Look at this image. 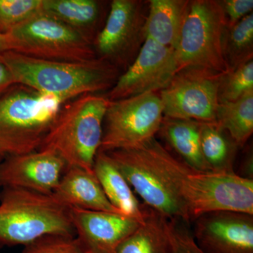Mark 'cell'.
Masks as SVG:
<instances>
[{
    "label": "cell",
    "instance_id": "6da1fadb",
    "mask_svg": "<svg viewBox=\"0 0 253 253\" xmlns=\"http://www.w3.org/2000/svg\"><path fill=\"white\" fill-rule=\"evenodd\" d=\"M150 145L169 182L184 201L191 221L214 211L253 214V180L236 173L199 172L173 156L156 139Z\"/></svg>",
    "mask_w": 253,
    "mask_h": 253
},
{
    "label": "cell",
    "instance_id": "7a4b0ae2",
    "mask_svg": "<svg viewBox=\"0 0 253 253\" xmlns=\"http://www.w3.org/2000/svg\"><path fill=\"white\" fill-rule=\"evenodd\" d=\"M0 62L11 73L15 84H23L68 102L81 95L107 92L121 71L103 60L84 62L36 59L9 51Z\"/></svg>",
    "mask_w": 253,
    "mask_h": 253
},
{
    "label": "cell",
    "instance_id": "3957f363",
    "mask_svg": "<svg viewBox=\"0 0 253 253\" xmlns=\"http://www.w3.org/2000/svg\"><path fill=\"white\" fill-rule=\"evenodd\" d=\"M66 101L23 84L0 94V158L41 149Z\"/></svg>",
    "mask_w": 253,
    "mask_h": 253
},
{
    "label": "cell",
    "instance_id": "277c9868",
    "mask_svg": "<svg viewBox=\"0 0 253 253\" xmlns=\"http://www.w3.org/2000/svg\"><path fill=\"white\" fill-rule=\"evenodd\" d=\"M110 101L105 94L81 95L63 105L39 150L58 155L67 168L94 172Z\"/></svg>",
    "mask_w": 253,
    "mask_h": 253
},
{
    "label": "cell",
    "instance_id": "5b68a950",
    "mask_svg": "<svg viewBox=\"0 0 253 253\" xmlns=\"http://www.w3.org/2000/svg\"><path fill=\"white\" fill-rule=\"evenodd\" d=\"M50 234L76 236L71 208L52 194L17 188L0 192V248L26 246Z\"/></svg>",
    "mask_w": 253,
    "mask_h": 253
},
{
    "label": "cell",
    "instance_id": "8992f818",
    "mask_svg": "<svg viewBox=\"0 0 253 253\" xmlns=\"http://www.w3.org/2000/svg\"><path fill=\"white\" fill-rule=\"evenodd\" d=\"M227 21L221 1L191 0L174 49L179 69L200 68L226 74L224 55Z\"/></svg>",
    "mask_w": 253,
    "mask_h": 253
},
{
    "label": "cell",
    "instance_id": "52a82bcc",
    "mask_svg": "<svg viewBox=\"0 0 253 253\" xmlns=\"http://www.w3.org/2000/svg\"><path fill=\"white\" fill-rule=\"evenodd\" d=\"M106 153L146 207L169 220L186 224L192 221L185 204L156 159L149 141L134 149Z\"/></svg>",
    "mask_w": 253,
    "mask_h": 253
},
{
    "label": "cell",
    "instance_id": "ba28073f",
    "mask_svg": "<svg viewBox=\"0 0 253 253\" xmlns=\"http://www.w3.org/2000/svg\"><path fill=\"white\" fill-rule=\"evenodd\" d=\"M6 35L11 51L36 59L84 62L96 58L91 42L42 11Z\"/></svg>",
    "mask_w": 253,
    "mask_h": 253
},
{
    "label": "cell",
    "instance_id": "9c48e42d",
    "mask_svg": "<svg viewBox=\"0 0 253 253\" xmlns=\"http://www.w3.org/2000/svg\"><path fill=\"white\" fill-rule=\"evenodd\" d=\"M163 118V104L157 93L110 101L99 151L139 147L158 134Z\"/></svg>",
    "mask_w": 253,
    "mask_h": 253
},
{
    "label": "cell",
    "instance_id": "30bf717a",
    "mask_svg": "<svg viewBox=\"0 0 253 253\" xmlns=\"http://www.w3.org/2000/svg\"><path fill=\"white\" fill-rule=\"evenodd\" d=\"M139 0H113L102 29L93 42L96 58L126 71L146 41L148 9Z\"/></svg>",
    "mask_w": 253,
    "mask_h": 253
},
{
    "label": "cell",
    "instance_id": "8fae6325",
    "mask_svg": "<svg viewBox=\"0 0 253 253\" xmlns=\"http://www.w3.org/2000/svg\"><path fill=\"white\" fill-rule=\"evenodd\" d=\"M223 75L200 68L179 70L160 91L164 116L215 122L219 104L218 89Z\"/></svg>",
    "mask_w": 253,
    "mask_h": 253
},
{
    "label": "cell",
    "instance_id": "7c38bea8",
    "mask_svg": "<svg viewBox=\"0 0 253 253\" xmlns=\"http://www.w3.org/2000/svg\"><path fill=\"white\" fill-rule=\"evenodd\" d=\"M179 70L174 49L146 39L135 60L105 96L112 101L157 93L168 85Z\"/></svg>",
    "mask_w": 253,
    "mask_h": 253
},
{
    "label": "cell",
    "instance_id": "4fadbf2b",
    "mask_svg": "<svg viewBox=\"0 0 253 253\" xmlns=\"http://www.w3.org/2000/svg\"><path fill=\"white\" fill-rule=\"evenodd\" d=\"M194 236L205 253H253V215L214 211L194 220Z\"/></svg>",
    "mask_w": 253,
    "mask_h": 253
},
{
    "label": "cell",
    "instance_id": "5bb4252c",
    "mask_svg": "<svg viewBox=\"0 0 253 253\" xmlns=\"http://www.w3.org/2000/svg\"><path fill=\"white\" fill-rule=\"evenodd\" d=\"M66 168L64 161L49 150L6 156L0 161V186L51 194Z\"/></svg>",
    "mask_w": 253,
    "mask_h": 253
},
{
    "label": "cell",
    "instance_id": "9a60e30c",
    "mask_svg": "<svg viewBox=\"0 0 253 253\" xmlns=\"http://www.w3.org/2000/svg\"><path fill=\"white\" fill-rule=\"evenodd\" d=\"M76 237L86 253H116L141 223L120 213L71 208Z\"/></svg>",
    "mask_w": 253,
    "mask_h": 253
},
{
    "label": "cell",
    "instance_id": "2e32d148",
    "mask_svg": "<svg viewBox=\"0 0 253 253\" xmlns=\"http://www.w3.org/2000/svg\"><path fill=\"white\" fill-rule=\"evenodd\" d=\"M51 194L69 208L120 213L106 198L94 172L82 168H66Z\"/></svg>",
    "mask_w": 253,
    "mask_h": 253
},
{
    "label": "cell",
    "instance_id": "e0dca14e",
    "mask_svg": "<svg viewBox=\"0 0 253 253\" xmlns=\"http://www.w3.org/2000/svg\"><path fill=\"white\" fill-rule=\"evenodd\" d=\"M98 0H42V11L69 26L94 42L104 26L108 11Z\"/></svg>",
    "mask_w": 253,
    "mask_h": 253
},
{
    "label": "cell",
    "instance_id": "ac0fdd59",
    "mask_svg": "<svg viewBox=\"0 0 253 253\" xmlns=\"http://www.w3.org/2000/svg\"><path fill=\"white\" fill-rule=\"evenodd\" d=\"M94 172L106 198L123 215L142 223L146 206L139 203L126 178L106 152L99 151L95 158Z\"/></svg>",
    "mask_w": 253,
    "mask_h": 253
},
{
    "label": "cell",
    "instance_id": "d6986e66",
    "mask_svg": "<svg viewBox=\"0 0 253 253\" xmlns=\"http://www.w3.org/2000/svg\"><path fill=\"white\" fill-rule=\"evenodd\" d=\"M189 0H150L145 24L146 39L175 49Z\"/></svg>",
    "mask_w": 253,
    "mask_h": 253
},
{
    "label": "cell",
    "instance_id": "ffe728a7",
    "mask_svg": "<svg viewBox=\"0 0 253 253\" xmlns=\"http://www.w3.org/2000/svg\"><path fill=\"white\" fill-rule=\"evenodd\" d=\"M201 126L199 121L164 116L158 133L186 166L199 172H212L201 151Z\"/></svg>",
    "mask_w": 253,
    "mask_h": 253
},
{
    "label": "cell",
    "instance_id": "44dd1931",
    "mask_svg": "<svg viewBox=\"0 0 253 253\" xmlns=\"http://www.w3.org/2000/svg\"><path fill=\"white\" fill-rule=\"evenodd\" d=\"M169 222L146 207L144 221L119 245L116 253H174Z\"/></svg>",
    "mask_w": 253,
    "mask_h": 253
},
{
    "label": "cell",
    "instance_id": "7402d4cb",
    "mask_svg": "<svg viewBox=\"0 0 253 253\" xmlns=\"http://www.w3.org/2000/svg\"><path fill=\"white\" fill-rule=\"evenodd\" d=\"M200 141L203 156L212 172L234 173L239 147L227 131L216 121L201 123Z\"/></svg>",
    "mask_w": 253,
    "mask_h": 253
},
{
    "label": "cell",
    "instance_id": "603a6c76",
    "mask_svg": "<svg viewBox=\"0 0 253 253\" xmlns=\"http://www.w3.org/2000/svg\"><path fill=\"white\" fill-rule=\"evenodd\" d=\"M216 122L243 147L253 132V91L234 102L219 104Z\"/></svg>",
    "mask_w": 253,
    "mask_h": 253
},
{
    "label": "cell",
    "instance_id": "cb8c5ba5",
    "mask_svg": "<svg viewBox=\"0 0 253 253\" xmlns=\"http://www.w3.org/2000/svg\"><path fill=\"white\" fill-rule=\"evenodd\" d=\"M224 55L229 71L253 60V14L226 28Z\"/></svg>",
    "mask_w": 253,
    "mask_h": 253
},
{
    "label": "cell",
    "instance_id": "d4e9b609",
    "mask_svg": "<svg viewBox=\"0 0 253 253\" xmlns=\"http://www.w3.org/2000/svg\"><path fill=\"white\" fill-rule=\"evenodd\" d=\"M251 91H253V60L221 76L219 103L234 102Z\"/></svg>",
    "mask_w": 253,
    "mask_h": 253
},
{
    "label": "cell",
    "instance_id": "484cf974",
    "mask_svg": "<svg viewBox=\"0 0 253 253\" xmlns=\"http://www.w3.org/2000/svg\"><path fill=\"white\" fill-rule=\"evenodd\" d=\"M42 0H0V33L6 34L42 11Z\"/></svg>",
    "mask_w": 253,
    "mask_h": 253
},
{
    "label": "cell",
    "instance_id": "4316f807",
    "mask_svg": "<svg viewBox=\"0 0 253 253\" xmlns=\"http://www.w3.org/2000/svg\"><path fill=\"white\" fill-rule=\"evenodd\" d=\"M22 253H86L76 236L50 234L24 246Z\"/></svg>",
    "mask_w": 253,
    "mask_h": 253
},
{
    "label": "cell",
    "instance_id": "83f0119b",
    "mask_svg": "<svg viewBox=\"0 0 253 253\" xmlns=\"http://www.w3.org/2000/svg\"><path fill=\"white\" fill-rule=\"evenodd\" d=\"M184 224L177 220L169 222L174 253H205L196 244L194 236Z\"/></svg>",
    "mask_w": 253,
    "mask_h": 253
},
{
    "label": "cell",
    "instance_id": "f1b7e54d",
    "mask_svg": "<svg viewBox=\"0 0 253 253\" xmlns=\"http://www.w3.org/2000/svg\"><path fill=\"white\" fill-rule=\"evenodd\" d=\"M220 1L225 14L228 27L234 26L253 13V0H223Z\"/></svg>",
    "mask_w": 253,
    "mask_h": 253
},
{
    "label": "cell",
    "instance_id": "f546056e",
    "mask_svg": "<svg viewBox=\"0 0 253 253\" xmlns=\"http://www.w3.org/2000/svg\"><path fill=\"white\" fill-rule=\"evenodd\" d=\"M14 84L11 73L6 66L0 62V94Z\"/></svg>",
    "mask_w": 253,
    "mask_h": 253
},
{
    "label": "cell",
    "instance_id": "4dcf8cb0",
    "mask_svg": "<svg viewBox=\"0 0 253 253\" xmlns=\"http://www.w3.org/2000/svg\"><path fill=\"white\" fill-rule=\"evenodd\" d=\"M241 176L253 180V156L252 151H249L247 156L243 160L241 166Z\"/></svg>",
    "mask_w": 253,
    "mask_h": 253
},
{
    "label": "cell",
    "instance_id": "1f68e13d",
    "mask_svg": "<svg viewBox=\"0 0 253 253\" xmlns=\"http://www.w3.org/2000/svg\"><path fill=\"white\" fill-rule=\"evenodd\" d=\"M11 51L9 41L6 34L0 33V57L6 51Z\"/></svg>",
    "mask_w": 253,
    "mask_h": 253
},
{
    "label": "cell",
    "instance_id": "d6a6232c",
    "mask_svg": "<svg viewBox=\"0 0 253 253\" xmlns=\"http://www.w3.org/2000/svg\"><path fill=\"white\" fill-rule=\"evenodd\" d=\"M1 159H2V158H0V161H1Z\"/></svg>",
    "mask_w": 253,
    "mask_h": 253
}]
</instances>
